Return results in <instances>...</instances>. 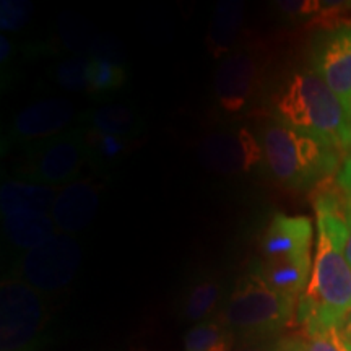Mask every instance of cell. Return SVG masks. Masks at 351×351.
<instances>
[{"label":"cell","mask_w":351,"mask_h":351,"mask_svg":"<svg viewBox=\"0 0 351 351\" xmlns=\"http://www.w3.org/2000/svg\"><path fill=\"white\" fill-rule=\"evenodd\" d=\"M2 217L8 243L20 251H32L56 234L57 226L51 213L16 210Z\"/></svg>","instance_id":"15"},{"label":"cell","mask_w":351,"mask_h":351,"mask_svg":"<svg viewBox=\"0 0 351 351\" xmlns=\"http://www.w3.org/2000/svg\"><path fill=\"white\" fill-rule=\"evenodd\" d=\"M2 351H28L44 326V306L38 293L21 280L2 283Z\"/></svg>","instance_id":"7"},{"label":"cell","mask_w":351,"mask_h":351,"mask_svg":"<svg viewBox=\"0 0 351 351\" xmlns=\"http://www.w3.org/2000/svg\"><path fill=\"white\" fill-rule=\"evenodd\" d=\"M341 326H343V327L346 328V330H350V332H351V313H350V315H348V317H346V320H345V322H343V324H341Z\"/></svg>","instance_id":"30"},{"label":"cell","mask_w":351,"mask_h":351,"mask_svg":"<svg viewBox=\"0 0 351 351\" xmlns=\"http://www.w3.org/2000/svg\"><path fill=\"white\" fill-rule=\"evenodd\" d=\"M137 114L124 104H108V106L98 108L90 117L91 130L116 135V137L127 138L137 132Z\"/></svg>","instance_id":"19"},{"label":"cell","mask_w":351,"mask_h":351,"mask_svg":"<svg viewBox=\"0 0 351 351\" xmlns=\"http://www.w3.org/2000/svg\"><path fill=\"white\" fill-rule=\"evenodd\" d=\"M33 3L28 0H2L0 2V28L7 33H19L29 23Z\"/></svg>","instance_id":"26"},{"label":"cell","mask_w":351,"mask_h":351,"mask_svg":"<svg viewBox=\"0 0 351 351\" xmlns=\"http://www.w3.org/2000/svg\"><path fill=\"white\" fill-rule=\"evenodd\" d=\"M83 258L80 244L70 234L52 236L38 247L25 252L19 263L23 282L41 291H56L75 278Z\"/></svg>","instance_id":"6"},{"label":"cell","mask_w":351,"mask_h":351,"mask_svg":"<svg viewBox=\"0 0 351 351\" xmlns=\"http://www.w3.org/2000/svg\"><path fill=\"white\" fill-rule=\"evenodd\" d=\"M296 301L276 291L251 269L232 289L221 324L232 335L262 340L288 326L295 314Z\"/></svg>","instance_id":"4"},{"label":"cell","mask_w":351,"mask_h":351,"mask_svg":"<svg viewBox=\"0 0 351 351\" xmlns=\"http://www.w3.org/2000/svg\"><path fill=\"white\" fill-rule=\"evenodd\" d=\"M221 283L215 278H202L189 289L182 306V315L191 322H205L221 300Z\"/></svg>","instance_id":"18"},{"label":"cell","mask_w":351,"mask_h":351,"mask_svg":"<svg viewBox=\"0 0 351 351\" xmlns=\"http://www.w3.org/2000/svg\"><path fill=\"white\" fill-rule=\"evenodd\" d=\"M251 269L257 271L263 282L278 293L298 300L309 283L313 261H311V254L278 258L257 257Z\"/></svg>","instance_id":"14"},{"label":"cell","mask_w":351,"mask_h":351,"mask_svg":"<svg viewBox=\"0 0 351 351\" xmlns=\"http://www.w3.org/2000/svg\"><path fill=\"white\" fill-rule=\"evenodd\" d=\"M244 21V2L221 0L215 8L207 34V49L215 59H225L232 52Z\"/></svg>","instance_id":"16"},{"label":"cell","mask_w":351,"mask_h":351,"mask_svg":"<svg viewBox=\"0 0 351 351\" xmlns=\"http://www.w3.org/2000/svg\"><path fill=\"white\" fill-rule=\"evenodd\" d=\"M314 207L317 244L309 283L298 302V320L304 332L341 326L351 313V265L345 256L343 199L335 192H322Z\"/></svg>","instance_id":"1"},{"label":"cell","mask_w":351,"mask_h":351,"mask_svg":"<svg viewBox=\"0 0 351 351\" xmlns=\"http://www.w3.org/2000/svg\"><path fill=\"white\" fill-rule=\"evenodd\" d=\"M261 85V65L254 52L236 49L218 64L215 72V98L226 114H239L256 99Z\"/></svg>","instance_id":"9"},{"label":"cell","mask_w":351,"mask_h":351,"mask_svg":"<svg viewBox=\"0 0 351 351\" xmlns=\"http://www.w3.org/2000/svg\"><path fill=\"white\" fill-rule=\"evenodd\" d=\"M276 121L351 153V111L319 75L306 69L293 73L275 98Z\"/></svg>","instance_id":"2"},{"label":"cell","mask_w":351,"mask_h":351,"mask_svg":"<svg viewBox=\"0 0 351 351\" xmlns=\"http://www.w3.org/2000/svg\"><path fill=\"white\" fill-rule=\"evenodd\" d=\"M57 29H59L60 43L64 44L65 49H69L73 56H82L90 59L96 36L91 34L85 20L80 19L73 12H64L57 19Z\"/></svg>","instance_id":"21"},{"label":"cell","mask_w":351,"mask_h":351,"mask_svg":"<svg viewBox=\"0 0 351 351\" xmlns=\"http://www.w3.org/2000/svg\"><path fill=\"white\" fill-rule=\"evenodd\" d=\"M258 140L271 176L287 187H309L339 168L335 148L285 122L267 121Z\"/></svg>","instance_id":"3"},{"label":"cell","mask_w":351,"mask_h":351,"mask_svg":"<svg viewBox=\"0 0 351 351\" xmlns=\"http://www.w3.org/2000/svg\"><path fill=\"white\" fill-rule=\"evenodd\" d=\"M75 116L77 106L73 101L46 98L21 109L12 122V132L20 140L41 142L67 132Z\"/></svg>","instance_id":"10"},{"label":"cell","mask_w":351,"mask_h":351,"mask_svg":"<svg viewBox=\"0 0 351 351\" xmlns=\"http://www.w3.org/2000/svg\"><path fill=\"white\" fill-rule=\"evenodd\" d=\"M124 64L106 59H90L88 64V91L91 93H109L124 85Z\"/></svg>","instance_id":"22"},{"label":"cell","mask_w":351,"mask_h":351,"mask_svg":"<svg viewBox=\"0 0 351 351\" xmlns=\"http://www.w3.org/2000/svg\"><path fill=\"white\" fill-rule=\"evenodd\" d=\"M125 148L127 142L124 137L99 134L95 130H90L86 134V155L98 163H114L117 158L124 155Z\"/></svg>","instance_id":"25"},{"label":"cell","mask_w":351,"mask_h":351,"mask_svg":"<svg viewBox=\"0 0 351 351\" xmlns=\"http://www.w3.org/2000/svg\"><path fill=\"white\" fill-rule=\"evenodd\" d=\"M12 49V43L5 38V34H2V36H0V60H2V62H7V60L10 59Z\"/></svg>","instance_id":"29"},{"label":"cell","mask_w":351,"mask_h":351,"mask_svg":"<svg viewBox=\"0 0 351 351\" xmlns=\"http://www.w3.org/2000/svg\"><path fill=\"white\" fill-rule=\"evenodd\" d=\"M302 351H351V332L343 326L306 332Z\"/></svg>","instance_id":"23"},{"label":"cell","mask_w":351,"mask_h":351,"mask_svg":"<svg viewBox=\"0 0 351 351\" xmlns=\"http://www.w3.org/2000/svg\"><path fill=\"white\" fill-rule=\"evenodd\" d=\"M88 64L90 59L82 56H70L56 67V82L62 90L80 93L88 90Z\"/></svg>","instance_id":"24"},{"label":"cell","mask_w":351,"mask_h":351,"mask_svg":"<svg viewBox=\"0 0 351 351\" xmlns=\"http://www.w3.org/2000/svg\"><path fill=\"white\" fill-rule=\"evenodd\" d=\"M56 197L54 187L29 181H7L0 189V208H2V215L16 212V210L51 213Z\"/></svg>","instance_id":"17"},{"label":"cell","mask_w":351,"mask_h":351,"mask_svg":"<svg viewBox=\"0 0 351 351\" xmlns=\"http://www.w3.org/2000/svg\"><path fill=\"white\" fill-rule=\"evenodd\" d=\"M234 335L217 320L195 324L186 333L184 351H232Z\"/></svg>","instance_id":"20"},{"label":"cell","mask_w":351,"mask_h":351,"mask_svg":"<svg viewBox=\"0 0 351 351\" xmlns=\"http://www.w3.org/2000/svg\"><path fill=\"white\" fill-rule=\"evenodd\" d=\"M197 155L205 168L219 176L249 174L263 161L261 140L247 127L212 132L200 140Z\"/></svg>","instance_id":"8"},{"label":"cell","mask_w":351,"mask_h":351,"mask_svg":"<svg viewBox=\"0 0 351 351\" xmlns=\"http://www.w3.org/2000/svg\"><path fill=\"white\" fill-rule=\"evenodd\" d=\"M85 156L86 132L70 129L34 145L25 160L23 174L41 186H67L77 179Z\"/></svg>","instance_id":"5"},{"label":"cell","mask_w":351,"mask_h":351,"mask_svg":"<svg viewBox=\"0 0 351 351\" xmlns=\"http://www.w3.org/2000/svg\"><path fill=\"white\" fill-rule=\"evenodd\" d=\"M345 205V223H346V243H345V256L351 265V192L341 194Z\"/></svg>","instance_id":"28"},{"label":"cell","mask_w":351,"mask_h":351,"mask_svg":"<svg viewBox=\"0 0 351 351\" xmlns=\"http://www.w3.org/2000/svg\"><path fill=\"white\" fill-rule=\"evenodd\" d=\"M232 351H285L282 340L276 343H267L263 340H247L245 343L236 345Z\"/></svg>","instance_id":"27"},{"label":"cell","mask_w":351,"mask_h":351,"mask_svg":"<svg viewBox=\"0 0 351 351\" xmlns=\"http://www.w3.org/2000/svg\"><path fill=\"white\" fill-rule=\"evenodd\" d=\"M313 223L306 217H288L276 213L270 219L261 241L258 258L295 257L311 254Z\"/></svg>","instance_id":"12"},{"label":"cell","mask_w":351,"mask_h":351,"mask_svg":"<svg viewBox=\"0 0 351 351\" xmlns=\"http://www.w3.org/2000/svg\"><path fill=\"white\" fill-rule=\"evenodd\" d=\"M99 207V187L93 181L78 179L57 192L51 217L64 234L80 232L90 226Z\"/></svg>","instance_id":"11"},{"label":"cell","mask_w":351,"mask_h":351,"mask_svg":"<svg viewBox=\"0 0 351 351\" xmlns=\"http://www.w3.org/2000/svg\"><path fill=\"white\" fill-rule=\"evenodd\" d=\"M315 70L351 111V28L339 29L324 43Z\"/></svg>","instance_id":"13"}]
</instances>
